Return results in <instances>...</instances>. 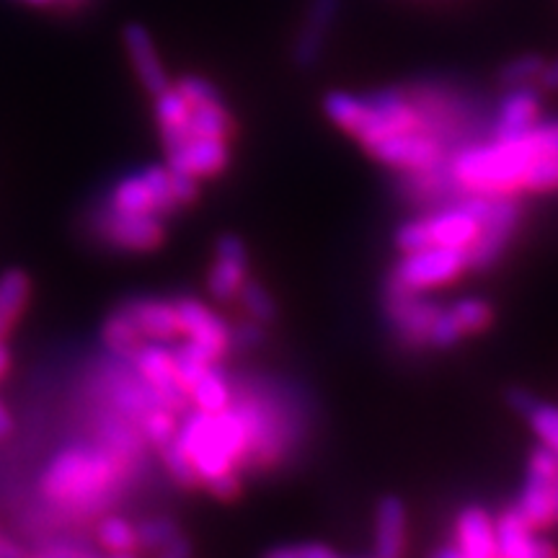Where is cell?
Wrapping results in <instances>:
<instances>
[{"label": "cell", "mask_w": 558, "mask_h": 558, "mask_svg": "<svg viewBox=\"0 0 558 558\" xmlns=\"http://www.w3.org/2000/svg\"><path fill=\"white\" fill-rule=\"evenodd\" d=\"M541 122V90L538 86L507 88L494 120V140H514Z\"/></svg>", "instance_id": "17"}, {"label": "cell", "mask_w": 558, "mask_h": 558, "mask_svg": "<svg viewBox=\"0 0 558 558\" xmlns=\"http://www.w3.org/2000/svg\"><path fill=\"white\" fill-rule=\"evenodd\" d=\"M558 484V456L548 448H535L527 463V478L522 486L518 509L530 525L543 530L556 522L554 494Z\"/></svg>", "instance_id": "7"}, {"label": "cell", "mask_w": 558, "mask_h": 558, "mask_svg": "<svg viewBox=\"0 0 558 558\" xmlns=\"http://www.w3.org/2000/svg\"><path fill=\"white\" fill-rule=\"evenodd\" d=\"M156 120L166 153L181 148L190 140V130H186V124H190V104L173 86L160 90L156 96Z\"/></svg>", "instance_id": "23"}, {"label": "cell", "mask_w": 558, "mask_h": 558, "mask_svg": "<svg viewBox=\"0 0 558 558\" xmlns=\"http://www.w3.org/2000/svg\"><path fill=\"white\" fill-rule=\"evenodd\" d=\"M543 65H546V58L538 52H525L518 54V58L507 60L505 65L499 68L497 81L499 86L514 88V86H535L538 83V75Z\"/></svg>", "instance_id": "31"}, {"label": "cell", "mask_w": 558, "mask_h": 558, "mask_svg": "<svg viewBox=\"0 0 558 558\" xmlns=\"http://www.w3.org/2000/svg\"><path fill=\"white\" fill-rule=\"evenodd\" d=\"M463 202L478 220V235L469 254L471 269H486L509 246L520 222V205L514 194H469Z\"/></svg>", "instance_id": "4"}, {"label": "cell", "mask_w": 558, "mask_h": 558, "mask_svg": "<svg viewBox=\"0 0 558 558\" xmlns=\"http://www.w3.org/2000/svg\"><path fill=\"white\" fill-rule=\"evenodd\" d=\"M525 418L538 435L543 448L554 450L558 456V407H548V403L535 401L533 409L527 411Z\"/></svg>", "instance_id": "37"}, {"label": "cell", "mask_w": 558, "mask_h": 558, "mask_svg": "<svg viewBox=\"0 0 558 558\" xmlns=\"http://www.w3.org/2000/svg\"><path fill=\"white\" fill-rule=\"evenodd\" d=\"M442 305L432 303L424 298V292H411L390 277L386 288V311L390 320H393L399 339L409 347H427L429 341V326L435 320L437 311Z\"/></svg>", "instance_id": "9"}, {"label": "cell", "mask_w": 558, "mask_h": 558, "mask_svg": "<svg viewBox=\"0 0 558 558\" xmlns=\"http://www.w3.org/2000/svg\"><path fill=\"white\" fill-rule=\"evenodd\" d=\"M173 88L184 96L190 107H197V104H205V101H222L220 90L209 81L199 78V75H184V78H181Z\"/></svg>", "instance_id": "40"}, {"label": "cell", "mask_w": 558, "mask_h": 558, "mask_svg": "<svg viewBox=\"0 0 558 558\" xmlns=\"http://www.w3.org/2000/svg\"><path fill=\"white\" fill-rule=\"evenodd\" d=\"M169 171L190 173L194 179H209L226 171L230 153L228 140L222 137H190L177 150L166 153Z\"/></svg>", "instance_id": "16"}, {"label": "cell", "mask_w": 558, "mask_h": 558, "mask_svg": "<svg viewBox=\"0 0 558 558\" xmlns=\"http://www.w3.org/2000/svg\"><path fill=\"white\" fill-rule=\"evenodd\" d=\"M173 305H177L181 337L205 349L215 362L226 357L230 349V329L226 320L215 311H209L197 298H179L173 300Z\"/></svg>", "instance_id": "11"}, {"label": "cell", "mask_w": 558, "mask_h": 558, "mask_svg": "<svg viewBox=\"0 0 558 558\" xmlns=\"http://www.w3.org/2000/svg\"><path fill=\"white\" fill-rule=\"evenodd\" d=\"M190 554H192L190 541H186L184 535H179V538H173V541L169 543V546L160 550L158 556H166V558H184V556H190Z\"/></svg>", "instance_id": "48"}, {"label": "cell", "mask_w": 558, "mask_h": 558, "mask_svg": "<svg viewBox=\"0 0 558 558\" xmlns=\"http://www.w3.org/2000/svg\"><path fill=\"white\" fill-rule=\"evenodd\" d=\"M267 556L271 558H333L337 556V550L331 546H326V543H288V546H277V548H269Z\"/></svg>", "instance_id": "41"}, {"label": "cell", "mask_w": 558, "mask_h": 558, "mask_svg": "<svg viewBox=\"0 0 558 558\" xmlns=\"http://www.w3.org/2000/svg\"><path fill=\"white\" fill-rule=\"evenodd\" d=\"M179 535H181V530L177 522H171L166 518H153V520H145L137 525L140 548L153 550V554H160V550L169 546L173 538H179Z\"/></svg>", "instance_id": "36"}, {"label": "cell", "mask_w": 558, "mask_h": 558, "mask_svg": "<svg viewBox=\"0 0 558 558\" xmlns=\"http://www.w3.org/2000/svg\"><path fill=\"white\" fill-rule=\"evenodd\" d=\"M109 209L117 213H153L158 215L156 199H153L148 179L143 177V171L130 173L117 181V186L109 194Z\"/></svg>", "instance_id": "24"}, {"label": "cell", "mask_w": 558, "mask_h": 558, "mask_svg": "<svg viewBox=\"0 0 558 558\" xmlns=\"http://www.w3.org/2000/svg\"><path fill=\"white\" fill-rule=\"evenodd\" d=\"M122 311L128 313V318L135 324V329L145 341H160V344H166V341L181 337L177 305L171 300L132 298L122 305Z\"/></svg>", "instance_id": "19"}, {"label": "cell", "mask_w": 558, "mask_h": 558, "mask_svg": "<svg viewBox=\"0 0 558 558\" xmlns=\"http://www.w3.org/2000/svg\"><path fill=\"white\" fill-rule=\"evenodd\" d=\"M101 339H104V347H107L114 357L128 360V362L135 357L137 349L145 344V339L140 337L135 324H132V320L128 318V313H124L122 308L117 313H111V316L107 318V324H104V331H101Z\"/></svg>", "instance_id": "27"}, {"label": "cell", "mask_w": 558, "mask_h": 558, "mask_svg": "<svg viewBox=\"0 0 558 558\" xmlns=\"http://www.w3.org/2000/svg\"><path fill=\"white\" fill-rule=\"evenodd\" d=\"M241 300V308L246 311L248 318L259 320V324H271V320L277 318V305L275 300H271V295L267 290L262 288L259 282H254V279H246V282L241 284L239 295H235Z\"/></svg>", "instance_id": "33"}, {"label": "cell", "mask_w": 558, "mask_h": 558, "mask_svg": "<svg viewBox=\"0 0 558 558\" xmlns=\"http://www.w3.org/2000/svg\"><path fill=\"white\" fill-rule=\"evenodd\" d=\"M101 235L111 246L122 251H153L163 243V218L153 213H117L109 209L99 222Z\"/></svg>", "instance_id": "12"}, {"label": "cell", "mask_w": 558, "mask_h": 558, "mask_svg": "<svg viewBox=\"0 0 558 558\" xmlns=\"http://www.w3.org/2000/svg\"><path fill=\"white\" fill-rule=\"evenodd\" d=\"M465 333L463 329H460V324L456 320V316H452L450 305L448 308H439L435 320H432L429 326V347H439V349H448L452 344H458L460 339H463Z\"/></svg>", "instance_id": "39"}, {"label": "cell", "mask_w": 558, "mask_h": 558, "mask_svg": "<svg viewBox=\"0 0 558 558\" xmlns=\"http://www.w3.org/2000/svg\"><path fill=\"white\" fill-rule=\"evenodd\" d=\"M407 548V505L393 494L375 507V556L396 558Z\"/></svg>", "instance_id": "22"}, {"label": "cell", "mask_w": 558, "mask_h": 558, "mask_svg": "<svg viewBox=\"0 0 558 558\" xmlns=\"http://www.w3.org/2000/svg\"><path fill=\"white\" fill-rule=\"evenodd\" d=\"M190 137H222L228 140L233 122L222 101H205L197 107H190Z\"/></svg>", "instance_id": "28"}, {"label": "cell", "mask_w": 558, "mask_h": 558, "mask_svg": "<svg viewBox=\"0 0 558 558\" xmlns=\"http://www.w3.org/2000/svg\"><path fill=\"white\" fill-rule=\"evenodd\" d=\"M456 541L465 558H494L497 556V533H494V518L484 507L460 509L456 520Z\"/></svg>", "instance_id": "21"}, {"label": "cell", "mask_w": 558, "mask_h": 558, "mask_svg": "<svg viewBox=\"0 0 558 558\" xmlns=\"http://www.w3.org/2000/svg\"><path fill=\"white\" fill-rule=\"evenodd\" d=\"M535 153L522 137L471 145L450 160L448 181L469 194H514L522 190Z\"/></svg>", "instance_id": "3"}, {"label": "cell", "mask_w": 558, "mask_h": 558, "mask_svg": "<svg viewBox=\"0 0 558 558\" xmlns=\"http://www.w3.org/2000/svg\"><path fill=\"white\" fill-rule=\"evenodd\" d=\"M11 432H13V416H11V411L0 403V439L9 437Z\"/></svg>", "instance_id": "49"}, {"label": "cell", "mask_w": 558, "mask_h": 558, "mask_svg": "<svg viewBox=\"0 0 558 558\" xmlns=\"http://www.w3.org/2000/svg\"><path fill=\"white\" fill-rule=\"evenodd\" d=\"M5 333V326H3V320H0V337H3Z\"/></svg>", "instance_id": "55"}, {"label": "cell", "mask_w": 558, "mask_h": 558, "mask_svg": "<svg viewBox=\"0 0 558 558\" xmlns=\"http://www.w3.org/2000/svg\"><path fill=\"white\" fill-rule=\"evenodd\" d=\"M205 486L218 499H235V497H239V492H241V481H239V476H235V471L233 473H226V476L213 478Z\"/></svg>", "instance_id": "44"}, {"label": "cell", "mask_w": 558, "mask_h": 558, "mask_svg": "<svg viewBox=\"0 0 558 558\" xmlns=\"http://www.w3.org/2000/svg\"><path fill=\"white\" fill-rule=\"evenodd\" d=\"M494 533H497V556L507 558H550L558 554L554 543L543 541L535 535V527L522 518L518 507L501 512L494 520Z\"/></svg>", "instance_id": "15"}, {"label": "cell", "mask_w": 558, "mask_h": 558, "mask_svg": "<svg viewBox=\"0 0 558 558\" xmlns=\"http://www.w3.org/2000/svg\"><path fill=\"white\" fill-rule=\"evenodd\" d=\"M248 279V254L246 243L239 235L226 233L215 243V262L207 275L209 295L220 303H228L239 295L241 284Z\"/></svg>", "instance_id": "13"}, {"label": "cell", "mask_w": 558, "mask_h": 558, "mask_svg": "<svg viewBox=\"0 0 558 558\" xmlns=\"http://www.w3.org/2000/svg\"><path fill=\"white\" fill-rule=\"evenodd\" d=\"M135 373L160 396V401L169 407L173 414L186 409L190 403V390L177 380V369H173V354L160 341H145L137 349L135 357L130 360Z\"/></svg>", "instance_id": "10"}, {"label": "cell", "mask_w": 558, "mask_h": 558, "mask_svg": "<svg viewBox=\"0 0 558 558\" xmlns=\"http://www.w3.org/2000/svg\"><path fill=\"white\" fill-rule=\"evenodd\" d=\"M507 401H509V407H512L514 411H518V414H522V416H525V414H527V411H530V409H533V403H535V401H538V399H535V396H530V393H527V390L512 388V390H509V393H507Z\"/></svg>", "instance_id": "47"}, {"label": "cell", "mask_w": 558, "mask_h": 558, "mask_svg": "<svg viewBox=\"0 0 558 558\" xmlns=\"http://www.w3.org/2000/svg\"><path fill=\"white\" fill-rule=\"evenodd\" d=\"M450 311L465 337H469V333H481L484 329H488V324H492L494 318L492 305H488L484 298H460L450 305Z\"/></svg>", "instance_id": "32"}, {"label": "cell", "mask_w": 558, "mask_h": 558, "mask_svg": "<svg viewBox=\"0 0 558 558\" xmlns=\"http://www.w3.org/2000/svg\"><path fill=\"white\" fill-rule=\"evenodd\" d=\"M554 505H556V520H558V484H556V494H554Z\"/></svg>", "instance_id": "54"}, {"label": "cell", "mask_w": 558, "mask_h": 558, "mask_svg": "<svg viewBox=\"0 0 558 558\" xmlns=\"http://www.w3.org/2000/svg\"><path fill=\"white\" fill-rule=\"evenodd\" d=\"M137 427H140V432H143L145 442H150L153 448H163V445L169 442V439H173V435H177L179 424H177V414H173L171 409L156 407V409H150L143 418H140Z\"/></svg>", "instance_id": "34"}, {"label": "cell", "mask_w": 558, "mask_h": 558, "mask_svg": "<svg viewBox=\"0 0 558 558\" xmlns=\"http://www.w3.org/2000/svg\"><path fill=\"white\" fill-rule=\"evenodd\" d=\"M158 450H160V458H163L166 471L171 473V478L177 481V484L190 486V488L199 484L197 471H194V465H192V458L186 456L184 448H181L177 435H173V439H169V442Z\"/></svg>", "instance_id": "35"}, {"label": "cell", "mask_w": 558, "mask_h": 558, "mask_svg": "<svg viewBox=\"0 0 558 558\" xmlns=\"http://www.w3.org/2000/svg\"><path fill=\"white\" fill-rule=\"evenodd\" d=\"M365 101H367L365 122H362L360 132L354 135L362 145H367L369 140L393 135V132L427 128V124H424L422 111L416 109L414 99H409V96L401 94V90L396 88L375 90V94L365 96Z\"/></svg>", "instance_id": "8"}, {"label": "cell", "mask_w": 558, "mask_h": 558, "mask_svg": "<svg viewBox=\"0 0 558 558\" xmlns=\"http://www.w3.org/2000/svg\"><path fill=\"white\" fill-rule=\"evenodd\" d=\"M341 0H308L303 26H300L295 45H292V60L298 68H313L326 50V39L339 16Z\"/></svg>", "instance_id": "14"}, {"label": "cell", "mask_w": 558, "mask_h": 558, "mask_svg": "<svg viewBox=\"0 0 558 558\" xmlns=\"http://www.w3.org/2000/svg\"><path fill=\"white\" fill-rule=\"evenodd\" d=\"M29 277L21 269H9L0 275V320H3L5 329L16 324L26 300H29Z\"/></svg>", "instance_id": "30"}, {"label": "cell", "mask_w": 558, "mask_h": 558, "mask_svg": "<svg viewBox=\"0 0 558 558\" xmlns=\"http://www.w3.org/2000/svg\"><path fill=\"white\" fill-rule=\"evenodd\" d=\"M124 50H128L132 68H135L140 83L148 90L150 96H158L160 90L171 86L169 75H166L163 62H160V54L156 50V41H153V34L145 29L143 24L132 21L122 29Z\"/></svg>", "instance_id": "18"}, {"label": "cell", "mask_w": 558, "mask_h": 558, "mask_svg": "<svg viewBox=\"0 0 558 558\" xmlns=\"http://www.w3.org/2000/svg\"><path fill=\"white\" fill-rule=\"evenodd\" d=\"M535 86H541L543 90H550V94H556V90H558V58L546 60V65H543L541 75H538V83H535Z\"/></svg>", "instance_id": "46"}, {"label": "cell", "mask_w": 558, "mask_h": 558, "mask_svg": "<svg viewBox=\"0 0 558 558\" xmlns=\"http://www.w3.org/2000/svg\"><path fill=\"white\" fill-rule=\"evenodd\" d=\"M264 339H267V331H264V324L254 318H246L243 324L235 326L233 331H230V347H241V349H254V347H262Z\"/></svg>", "instance_id": "42"}, {"label": "cell", "mask_w": 558, "mask_h": 558, "mask_svg": "<svg viewBox=\"0 0 558 558\" xmlns=\"http://www.w3.org/2000/svg\"><path fill=\"white\" fill-rule=\"evenodd\" d=\"M96 543L114 556H132L140 548L137 527L124 518L109 514L96 525Z\"/></svg>", "instance_id": "29"}, {"label": "cell", "mask_w": 558, "mask_h": 558, "mask_svg": "<svg viewBox=\"0 0 558 558\" xmlns=\"http://www.w3.org/2000/svg\"><path fill=\"white\" fill-rule=\"evenodd\" d=\"M132 465L107 445H68L41 473V497L73 514H96L122 492Z\"/></svg>", "instance_id": "1"}, {"label": "cell", "mask_w": 558, "mask_h": 558, "mask_svg": "<svg viewBox=\"0 0 558 558\" xmlns=\"http://www.w3.org/2000/svg\"><path fill=\"white\" fill-rule=\"evenodd\" d=\"M190 399L194 401V407L199 411H207V414H218V411L230 407L233 388H230L226 373H220L218 362L190 388Z\"/></svg>", "instance_id": "25"}, {"label": "cell", "mask_w": 558, "mask_h": 558, "mask_svg": "<svg viewBox=\"0 0 558 558\" xmlns=\"http://www.w3.org/2000/svg\"><path fill=\"white\" fill-rule=\"evenodd\" d=\"M0 556H11V558H16V556H24V548L13 546L11 541L0 538Z\"/></svg>", "instance_id": "51"}, {"label": "cell", "mask_w": 558, "mask_h": 558, "mask_svg": "<svg viewBox=\"0 0 558 558\" xmlns=\"http://www.w3.org/2000/svg\"><path fill=\"white\" fill-rule=\"evenodd\" d=\"M465 269H471L465 251L427 246L403 254L393 269V279L411 292H429L456 282Z\"/></svg>", "instance_id": "6"}, {"label": "cell", "mask_w": 558, "mask_h": 558, "mask_svg": "<svg viewBox=\"0 0 558 558\" xmlns=\"http://www.w3.org/2000/svg\"><path fill=\"white\" fill-rule=\"evenodd\" d=\"M437 558H465L463 550H460L458 546H445V548H437L435 550Z\"/></svg>", "instance_id": "52"}, {"label": "cell", "mask_w": 558, "mask_h": 558, "mask_svg": "<svg viewBox=\"0 0 558 558\" xmlns=\"http://www.w3.org/2000/svg\"><path fill=\"white\" fill-rule=\"evenodd\" d=\"M11 367V354H9V347L3 344V339H0V380L5 378V373H9Z\"/></svg>", "instance_id": "50"}, {"label": "cell", "mask_w": 558, "mask_h": 558, "mask_svg": "<svg viewBox=\"0 0 558 558\" xmlns=\"http://www.w3.org/2000/svg\"><path fill=\"white\" fill-rule=\"evenodd\" d=\"M96 548H88V546H81V543H52V546L47 548H39V556H94Z\"/></svg>", "instance_id": "45"}, {"label": "cell", "mask_w": 558, "mask_h": 558, "mask_svg": "<svg viewBox=\"0 0 558 558\" xmlns=\"http://www.w3.org/2000/svg\"><path fill=\"white\" fill-rule=\"evenodd\" d=\"M525 192H556L558 190V156H538L527 166L522 179Z\"/></svg>", "instance_id": "38"}, {"label": "cell", "mask_w": 558, "mask_h": 558, "mask_svg": "<svg viewBox=\"0 0 558 558\" xmlns=\"http://www.w3.org/2000/svg\"><path fill=\"white\" fill-rule=\"evenodd\" d=\"M365 150L380 163L407 173H427L442 169V140L427 128L393 132V135L369 140Z\"/></svg>", "instance_id": "5"}, {"label": "cell", "mask_w": 558, "mask_h": 558, "mask_svg": "<svg viewBox=\"0 0 558 558\" xmlns=\"http://www.w3.org/2000/svg\"><path fill=\"white\" fill-rule=\"evenodd\" d=\"M177 439L192 458L199 484L233 473L248 456V429L233 407L218 414L197 409L177 429Z\"/></svg>", "instance_id": "2"}, {"label": "cell", "mask_w": 558, "mask_h": 558, "mask_svg": "<svg viewBox=\"0 0 558 558\" xmlns=\"http://www.w3.org/2000/svg\"><path fill=\"white\" fill-rule=\"evenodd\" d=\"M29 3H34V5H47V3H52V0H29Z\"/></svg>", "instance_id": "53"}, {"label": "cell", "mask_w": 558, "mask_h": 558, "mask_svg": "<svg viewBox=\"0 0 558 558\" xmlns=\"http://www.w3.org/2000/svg\"><path fill=\"white\" fill-rule=\"evenodd\" d=\"M324 111L339 130L357 135L362 122H365L367 101L365 96L349 94V90H331L324 96Z\"/></svg>", "instance_id": "26"}, {"label": "cell", "mask_w": 558, "mask_h": 558, "mask_svg": "<svg viewBox=\"0 0 558 558\" xmlns=\"http://www.w3.org/2000/svg\"><path fill=\"white\" fill-rule=\"evenodd\" d=\"M171 194L177 205H192L199 197V179L190 177V173L171 171Z\"/></svg>", "instance_id": "43"}, {"label": "cell", "mask_w": 558, "mask_h": 558, "mask_svg": "<svg viewBox=\"0 0 558 558\" xmlns=\"http://www.w3.org/2000/svg\"><path fill=\"white\" fill-rule=\"evenodd\" d=\"M424 222H427L432 246L469 251L478 235V220L473 218V213L463 205V202L424 215Z\"/></svg>", "instance_id": "20"}]
</instances>
